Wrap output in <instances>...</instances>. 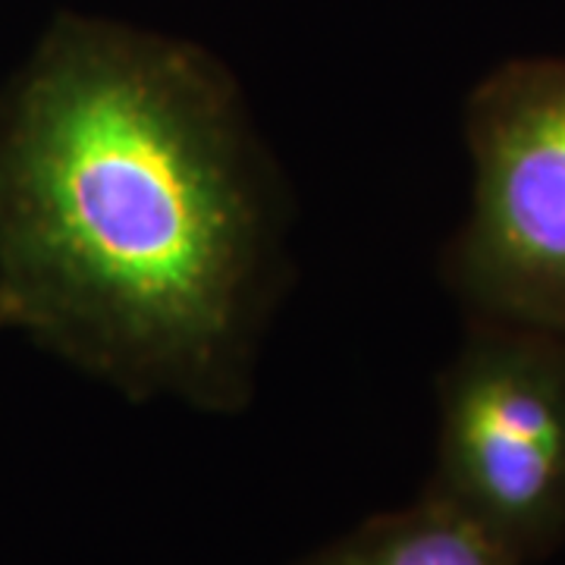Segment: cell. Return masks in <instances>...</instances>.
<instances>
[{"label": "cell", "mask_w": 565, "mask_h": 565, "mask_svg": "<svg viewBox=\"0 0 565 565\" xmlns=\"http://www.w3.org/2000/svg\"><path fill=\"white\" fill-rule=\"evenodd\" d=\"M282 239L277 167L199 44L63 13L0 88V315L132 403L243 412Z\"/></svg>", "instance_id": "obj_1"}, {"label": "cell", "mask_w": 565, "mask_h": 565, "mask_svg": "<svg viewBox=\"0 0 565 565\" xmlns=\"http://www.w3.org/2000/svg\"><path fill=\"white\" fill-rule=\"evenodd\" d=\"M471 214L444 262L475 321L565 340V57L509 61L465 107Z\"/></svg>", "instance_id": "obj_2"}, {"label": "cell", "mask_w": 565, "mask_h": 565, "mask_svg": "<svg viewBox=\"0 0 565 565\" xmlns=\"http://www.w3.org/2000/svg\"><path fill=\"white\" fill-rule=\"evenodd\" d=\"M424 497L519 565L565 541V340L478 321L440 377L437 462Z\"/></svg>", "instance_id": "obj_3"}, {"label": "cell", "mask_w": 565, "mask_h": 565, "mask_svg": "<svg viewBox=\"0 0 565 565\" xmlns=\"http://www.w3.org/2000/svg\"><path fill=\"white\" fill-rule=\"evenodd\" d=\"M299 565H519L459 512L422 497L381 512Z\"/></svg>", "instance_id": "obj_4"}, {"label": "cell", "mask_w": 565, "mask_h": 565, "mask_svg": "<svg viewBox=\"0 0 565 565\" xmlns=\"http://www.w3.org/2000/svg\"><path fill=\"white\" fill-rule=\"evenodd\" d=\"M0 330H7V321H3V315H0Z\"/></svg>", "instance_id": "obj_5"}]
</instances>
